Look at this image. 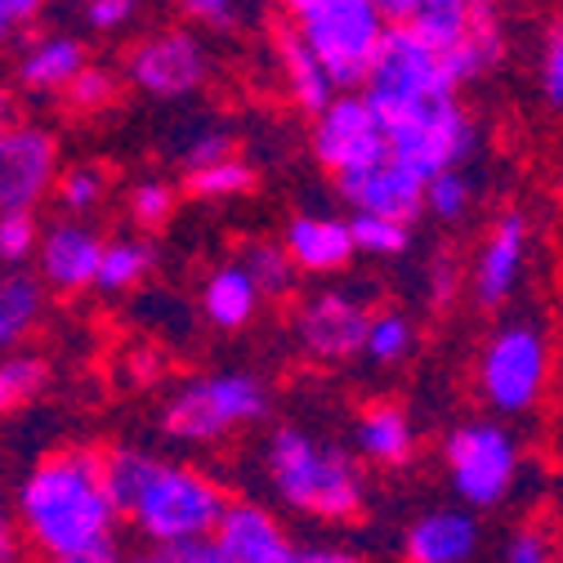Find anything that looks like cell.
<instances>
[{
	"instance_id": "obj_33",
	"label": "cell",
	"mask_w": 563,
	"mask_h": 563,
	"mask_svg": "<svg viewBox=\"0 0 563 563\" xmlns=\"http://www.w3.org/2000/svg\"><path fill=\"white\" fill-rule=\"evenodd\" d=\"M184 188L197 197V201H229V197H246L255 188V170L251 162H242L238 153L224 157V162H210L201 170H188L184 175Z\"/></svg>"
},
{
	"instance_id": "obj_18",
	"label": "cell",
	"mask_w": 563,
	"mask_h": 563,
	"mask_svg": "<svg viewBox=\"0 0 563 563\" xmlns=\"http://www.w3.org/2000/svg\"><path fill=\"white\" fill-rule=\"evenodd\" d=\"M282 246L296 260L300 273L309 277H335L358 260V242H354V224L340 216H322V210H300L282 229Z\"/></svg>"
},
{
	"instance_id": "obj_38",
	"label": "cell",
	"mask_w": 563,
	"mask_h": 563,
	"mask_svg": "<svg viewBox=\"0 0 563 563\" xmlns=\"http://www.w3.org/2000/svg\"><path fill=\"white\" fill-rule=\"evenodd\" d=\"M537 90L554 112H563V19L545 27L541 58H537Z\"/></svg>"
},
{
	"instance_id": "obj_39",
	"label": "cell",
	"mask_w": 563,
	"mask_h": 563,
	"mask_svg": "<svg viewBox=\"0 0 563 563\" xmlns=\"http://www.w3.org/2000/svg\"><path fill=\"white\" fill-rule=\"evenodd\" d=\"M501 563H559V537H550L541 523H519L501 541Z\"/></svg>"
},
{
	"instance_id": "obj_17",
	"label": "cell",
	"mask_w": 563,
	"mask_h": 563,
	"mask_svg": "<svg viewBox=\"0 0 563 563\" xmlns=\"http://www.w3.org/2000/svg\"><path fill=\"white\" fill-rule=\"evenodd\" d=\"M426 188H430V179H420L411 166H402L394 157L372 170L335 179L340 201L354 210V216H389V220H407V224L426 216Z\"/></svg>"
},
{
	"instance_id": "obj_30",
	"label": "cell",
	"mask_w": 563,
	"mask_h": 563,
	"mask_svg": "<svg viewBox=\"0 0 563 563\" xmlns=\"http://www.w3.org/2000/svg\"><path fill=\"white\" fill-rule=\"evenodd\" d=\"M175 157H179L184 175L188 170H201L210 162H224V157H233V130L224 121H216V117H197V121H188L179 130Z\"/></svg>"
},
{
	"instance_id": "obj_4",
	"label": "cell",
	"mask_w": 563,
	"mask_h": 563,
	"mask_svg": "<svg viewBox=\"0 0 563 563\" xmlns=\"http://www.w3.org/2000/svg\"><path fill=\"white\" fill-rule=\"evenodd\" d=\"M559 344L537 318H506L487 331L478 358H474V389L492 416L519 420L532 416L554 380Z\"/></svg>"
},
{
	"instance_id": "obj_47",
	"label": "cell",
	"mask_w": 563,
	"mask_h": 563,
	"mask_svg": "<svg viewBox=\"0 0 563 563\" xmlns=\"http://www.w3.org/2000/svg\"><path fill=\"white\" fill-rule=\"evenodd\" d=\"M54 563H125L121 545L117 541H103L95 550H81V554H67V559H54Z\"/></svg>"
},
{
	"instance_id": "obj_14",
	"label": "cell",
	"mask_w": 563,
	"mask_h": 563,
	"mask_svg": "<svg viewBox=\"0 0 563 563\" xmlns=\"http://www.w3.org/2000/svg\"><path fill=\"white\" fill-rule=\"evenodd\" d=\"M63 175L58 139L45 125L14 121L0 134V210H36Z\"/></svg>"
},
{
	"instance_id": "obj_10",
	"label": "cell",
	"mask_w": 563,
	"mask_h": 563,
	"mask_svg": "<svg viewBox=\"0 0 563 563\" xmlns=\"http://www.w3.org/2000/svg\"><path fill=\"white\" fill-rule=\"evenodd\" d=\"M309 153H313V162H318L331 179L372 170V166L389 162V130H385V117L376 112V103H372L363 90H340V95L331 99V108L313 117Z\"/></svg>"
},
{
	"instance_id": "obj_24",
	"label": "cell",
	"mask_w": 563,
	"mask_h": 563,
	"mask_svg": "<svg viewBox=\"0 0 563 563\" xmlns=\"http://www.w3.org/2000/svg\"><path fill=\"white\" fill-rule=\"evenodd\" d=\"M45 282L41 273L27 268H5L0 273V358L19 354V349L36 335L45 318Z\"/></svg>"
},
{
	"instance_id": "obj_23",
	"label": "cell",
	"mask_w": 563,
	"mask_h": 563,
	"mask_svg": "<svg viewBox=\"0 0 563 563\" xmlns=\"http://www.w3.org/2000/svg\"><path fill=\"white\" fill-rule=\"evenodd\" d=\"M264 291L255 287V277L246 273L242 260L210 268L201 282V318L216 331H246L260 318Z\"/></svg>"
},
{
	"instance_id": "obj_53",
	"label": "cell",
	"mask_w": 563,
	"mask_h": 563,
	"mask_svg": "<svg viewBox=\"0 0 563 563\" xmlns=\"http://www.w3.org/2000/svg\"><path fill=\"white\" fill-rule=\"evenodd\" d=\"M296 559H300V554H296Z\"/></svg>"
},
{
	"instance_id": "obj_19",
	"label": "cell",
	"mask_w": 563,
	"mask_h": 563,
	"mask_svg": "<svg viewBox=\"0 0 563 563\" xmlns=\"http://www.w3.org/2000/svg\"><path fill=\"white\" fill-rule=\"evenodd\" d=\"M354 452L376 470H407L420 456V430L398 398H372L354 416Z\"/></svg>"
},
{
	"instance_id": "obj_27",
	"label": "cell",
	"mask_w": 563,
	"mask_h": 563,
	"mask_svg": "<svg viewBox=\"0 0 563 563\" xmlns=\"http://www.w3.org/2000/svg\"><path fill=\"white\" fill-rule=\"evenodd\" d=\"M242 264H246V273L255 277V287L264 291V300L291 296V287L300 282V268H296V260L287 255V246H282V238H277V242H268V238L251 242V246L242 251Z\"/></svg>"
},
{
	"instance_id": "obj_6",
	"label": "cell",
	"mask_w": 563,
	"mask_h": 563,
	"mask_svg": "<svg viewBox=\"0 0 563 563\" xmlns=\"http://www.w3.org/2000/svg\"><path fill=\"white\" fill-rule=\"evenodd\" d=\"M439 456L452 497L478 515L501 510L523 478V443L506 420H461L443 434Z\"/></svg>"
},
{
	"instance_id": "obj_7",
	"label": "cell",
	"mask_w": 563,
	"mask_h": 563,
	"mask_svg": "<svg viewBox=\"0 0 563 563\" xmlns=\"http://www.w3.org/2000/svg\"><path fill=\"white\" fill-rule=\"evenodd\" d=\"M291 23L340 90L367 86L380 45L394 27L376 0H309L305 10L291 14Z\"/></svg>"
},
{
	"instance_id": "obj_20",
	"label": "cell",
	"mask_w": 563,
	"mask_h": 563,
	"mask_svg": "<svg viewBox=\"0 0 563 563\" xmlns=\"http://www.w3.org/2000/svg\"><path fill=\"white\" fill-rule=\"evenodd\" d=\"M216 541L233 563H296L300 554V545L282 528V519L260 501H229L216 528Z\"/></svg>"
},
{
	"instance_id": "obj_25",
	"label": "cell",
	"mask_w": 563,
	"mask_h": 563,
	"mask_svg": "<svg viewBox=\"0 0 563 563\" xmlns=\"http://www.w3.org/2000/svg\"><path fill=\"white\" fill-rule=\"evenodd\" d=\"M153 268H157V242L153 238H144V233H139V238H108L95 291H103V296L134 291Z\"/></svg>"
},
{
	"instance_id": "obj_44",
	"label": "cell",
	"mask_w": 563,
	"mask_h": 563,
	"mask_svg": "<svg viewBox=\"0 0 563 563\" xmlns=\"http://www.w3.org/2000/svg\"><path fill=\"white\" fill-rule=\"evenodd\" d=\"M175 563H233L216 537H197V541H184V545H170L166 550Z\"/></svg>"
},
{
	"instance_id": "obj_8",
	"label": "cell",
	"mask_w": 563,
	"mask_h": 563,
	"mask_svg": "<svg viewBox=\"0 0 563 563\" xmlns=\"http://www.w3.org/2000/svg\"><path fill=\"white\" fill-rule=\"evenodd\" d=\"M380 117L389 130V157L411 166L420 179L456 170L478 153V121L456 95L420 99V103H407Z\"/></svg>"
},
{
	"instance_id": "obj_16",
	"label": "cell",
	"mask_w": 563,
	"mask_h": 563,
	"mask_svg": "<svg viewBox=\"0 0 563 563\" xmlns=\"http://www.w3.org/2000/svg\"><path fill=\"white\" fill-rule=\"evenodd\" d=\"M402 563H478L483 554V519L470 506H434L420 510L402 528Z\"/></svg>"
},
{
	"instance_id": "obj_31",
	"label": "cell",
	"mask_w": 563,
	"mask_h": 563,
	"mask_svg": "<svg viewBox=\"0 0 563 563\" xmlns=\"http://www.w3.org/2000/svg\"><path fill=\"white\" fill-rule=\"evenodd\" d=\"M49 385V363L36 354H5L0 358V416H10L19 407H27L32 398H41Z\"/></svg>"
},
{
	"instance_id": "obj_49",
	"label": "cell",
	"mask_w": 563,
	"mask_h": 563,
	"mask_svg": "<svg viewBox=\"0 0 563 563\" xmlns=\"http://www.w3.org/2000/svg\"><path fill=\"white\" fill-rule=\"evenodd\" d=\"M14 125V95H10V86L0 81V134H5Z\"/></svg>"
},
{
	"instance_id": "obj_51",
	"label": "cell",
	"mask_w": 563,
	"mask_h": 563,
	"mask_svg": "<svg viewBox=\"0 0 563 563\" xmlns=\"http://www.w3.org/2000/svg\"><path fill=\"white\" fill-rule=\"evenodd\" d=\"M559 358H563V313H559Z\"/></svg>"
},
{
	"instance_id": "obj_43",
	"label": "cell",
	"mask_w": 563,
	"mask_h": 563,
	"mask_svg": "<svg viewBox=\"0 0 563 563\" xmlns=\"http://www.w3.org/2000/svg\"><path fill=\"white\" fill-rule=\"evenodd\" d=\"M45 5H49V0H0V45H5L19 27L36 23Z\"/></svg>"
},
{
	"instance_id": "obj_50",
	"label": "cell",
	"mask_w": 563,
	"mask_h": 563,
	"mask_svg": "<svg viewBox=\"0 0 563 563\" xmlns=\"http://www.w3.org/2000/svg\"><path fill=\"white\" fill-rule=\"evenodd\" d=\"M125 563H175L166 550H144V554H125Z\"/></svg>"
},
{
	"instance_id": "obj_52",
	"label": "cell",
	"mask_w": 563,
	"mask_h": 563,
	"mask_svg": "<svg viewBox=\"0 0 563 563\" xmlns=\"http://www.w3.org/2000/svg\"><path fill=\"white\" fill-rule=\"evenodd\" d=\"M559 563H563V537H559Z\"/></svg>"
},
{
	"instance_id": "obj_2",
	"label": "cell",
	"mask_w": 563,
	"mask_h": 563,
	"mask_svg": "<svg viewBox=\"0 0 563 563\" xmlns=\"http://www.w3.org/2000/svg\"><path fill=\"white\" fill-rule=\"evenodd\" d=\"M108 483L121 506V519L157 550L216 537L229 510L224 487L206 470L162 461L144 448H108Z\"/></svg>"
},
{
	"instance_id": "obj_41",
	"label": "cell",
	"mask_w": 563,
	"mask_h": 563,
	"mask_svg": "<svg viewBox=\"0 0 563 563\" xmlns=\"http://www.w3.org/2000/svg\"><path fill=\"white\" fill-rule=\"evenodd\" d=\"M179 14L206 32H238L242 0H179Z\"/></svg>"
},
{
	"instance_id": "obj_15",
	"label": "cell",
	"mask_w": 563,
	"mask_h": 563,
	"mask_svg": "<svg viewBox=\"0 0 563 563\" xmlns=\"http://www.w3.org/2000/svg\"><path fill=\"white\" fill-rule=\"evenodd\" d=\"M103 246H108V238L99 229H90L86 220L63 216V220L45 224V233H41L36 273L49 291H63V296L90 291V287H99Z\"/></svg>"
},
{
	"instance_id": "obj_45",
	"label": "cell",
	"mask_w": 563,
	"mask_h": 563,
	"mask_svg": "<svg viewBox=\"0 0 563 563\" xmlns=\"http://www.w3.org/2000/svg\"><path fill=\"white\" fill-rule=\"evenodd\" d=\"M0 563H23V528L5 501H0Z\"/></svg>"
},
{
	"instance_id": "obj_26",
	"label": "cell",
	"mask_w": 563,
	"mask_h": 563,
	"mask_svg": "<svg viewBox=\"0 0 563 563\" xmlns=\"http://www.w3.org/2000/svg\"><path fill=\"white\" fill-rule=\"evenodd\" d=\"M483 5H487V0H426V5L416 10L411 27L426 41H434L439 49L456 54L474 36V23H478Z\"/></svg>"
},
{
	"instance_id": "obj_12",
	"label": "cell",
	"mask_w": 563,
	"mask_h": 563,
	"mask_svg": "<svg viewBox=\"0 0 563 563\" xmlns=\"http://www.w3.org/2000/svg\"><path fill=\"white\" fill-rule=\"evenodd\" d=\"M372 305L358 291L322 287L296 309V340L313 363H354L367 349Z\"/></svg>"
},
{
	"instance_id": "obj_37",
	"label": "cell",
	"mask_w": 563,
	"mask_h": 563,
	"mask_svg": "<svg viewBox=\"0 0 563 563\" xmlns=\"http://www.w3.org/2000/svg\"><path fill=\"white\" fill-rule=\"evenodd\" d=\"M117 95H121V81H117V73H108V67H99V63H90L86 73L67 86V95H63V108L67 112H77V117H90V112H103V108H112L117 103Z\"/></svg>"
},
{
	"instance_id": "obj_13",
	"label": "cell",
	"mask_w": 563,
	"mask_h": 563,
	"mask_svg": "<svg viewBox=\"0 0 563 563\" xmlns=\"http://www.w3.org/2000/svg\"><path fill=\"white\" fill-rule=\"evenodd\" d=\"M528 255H532V220L523 210H501L497 220L487 224L474 264H470V300L483 313L506 309L528 273Z\"/></svg>"
},
{
	"instance_id": "obj_3",
	"label": "cell",
	"mask_w": 563,
	"mask_h": 563,
	"mask_svg": "<svg viewBox=\"0 0 563 563\" xmlns=\"http://www.w3.org/2000/svg\"><path fill=\"white\" fill-rule=\"evenodd\" d=\"M264 474L282 506L318 523H354L367 510L363 461L300 426H277L264 443Z\"/></svg>"
},
{
	"instance_id": "obj_1",
	"label": "cell",
	"mask_w": 563,
	"mask_h": 563,
	"mask_svg": "<svg viewBox=\"0 0 563 563\" xmlns=\"http://www.w3.org/2000/svg\"><path fill=\"white\" fill-rule=\"evenodd\" d=\"M23 541L49 563L117 541L121 506L108 483V452L73 443L45 452L14 492Z\"/></svg>"
},
{
	"instance_id": "obj_22",
	"label": "cell",
	"mask_w": 563,
	"mask_h": 563,
	"mask_svg": "<svg viewBox=\"0 0 563 563\" xmlns=\"http://www.w3.org/2000/svg\"><path fill=\"white\" fill-rule=\"evenodd\" d=\"M273 49H277V73H282V86H287V99L318 117L331 108V99L340 95V86L331 81V73L322 67V58L309 49V41L296 32V23H282L277 36H273Z\"/></svg>"
},
{
	"instance_id": "obj_32",
	"label": "cell",
	"mask_w": 563,
	"mask_h": 563,
	"mask_svg": "<svg viewBox=\"0 0 563 563\" xmlns=\"http://www.w3.org/2000/svg\"><path fill=\"white\" fill-rule=\"evenodd\" d=\"M103 197H108V175H103V166H95V162L63 166V175H58V184H54V201L63 206V216H73V220L95 216V210L103 206Z\"/></svg>"
},
{
	"instance_id": "obj_29",
	"label": "cell",
	"mask_w": 563,
	"mask_h": 563,
	"mask_svg": "<svg viewBox=\"0 0 563 563\" xmlns=\"http://www.w3.org/2000/svg\"><path fill=\"white\" fill-rule=\"evenodd\" d=\"M175 210H179V192L166 179H139L125 192V220L134 224V233H144V238L162 233L175 220Z\"/></svg>"
},
{
	"instance_id": "obj_28",
	"label": "cell",
	"mask_w": 563,
	"mask_h": 563,
	"mask_svg": "<svg viewBox=\"0 0 563 563\" xmlns=\"http://www.w3.org/2000/svg\"><path fill=\"white\" fill-rule=\"evenodd\" d=\"M416 354V327L402 309H376L372 313V331H367V349L363 358L372 367H398Z\"/></svg>"
},
{
	"instance_id": "obj_42",
	"label": "cell",
	"mask_w": 563,
	"mask_h": 563,
	"mask_svg": "<svg viewBox=\"0 0 563 563\" xmlns=\"http://www.w3.org/2000/svg\"><path fill=\"white\" fill-rule=\"evenodd\" d=\"M134 10H139V0H86V5H81V19H86L90 32L112 36V32L130 27Z\"/></svg>"
},
{
	"instance_id": "obj_36",
	"label": "cell",
	"mask_w": 563,
	"mask_h": 563,
	"mask_svg": "<svg viewBox=\"0 0 563 563\" xmlns=\"http://www.w3.org/2000/svg\"><path fill=\"white\" fill-rule=\"evenodd\" d=\"M41 233L45 229L36 224V210H0V264L23 268L27 260H36Z\"/></svg>"
},
{
	"instance_id": "obj_9",
	"label": "cell",
	"mask_w": 563,
	"mask_h": 563,
	"mask_svg": "<svg viewBox=\"0 0 563 563\" xmlns=\"http://www.w3.org/2000/svg\"><path fill=\"white\" fill-rule=\"evenodd\" d=\"M461 77L448 58V49H439L434 41H426L411 23H394L380 58L372 67V77L363 86V95L376 103V112H394L420 99H448L461 95Z\"/></svg>"
},
{
	"instance_id": "obj_21",
	"label": "cell",
	"mask_w": 563,
	"mask_h": 563,
	"mask_svg": "<svg viewBox=\"0 0 563 563\" xmlns=\"http://www.w3.org/2000/svg\"><path fill=\"white\" fill-rule=\"evenodd\" d=\"M90 67V49L86 41L67 36V32H49V36H36L19 63H14V81L27 90V95H67L81 73Z\"/></svg>"
},
{
	"instance_id": "obj_46",
	"label": "cell",
	"mask_w": 563,
	"mask_h": 563,
	"mask_svg": "<svg viewBox=\"0 0 563 563\" xmlns=\"http://www.w3.org/2000/svg\"><path fill=\"white\" fill-rule=\"evenodd\" d=\"M296 563H363V559L344 545H309V550H300Z\"/></svg>"
},
{
	"instance_id": "obj_48",
	"label": "cell",
	"mask_w": 563,
	"mask_h": 563,
	"mask_svg": "<svg viewBox=\"0 0 563 563\" xmlns=\"http://www.w3.org/2000/svg\"><path fill=\"white\" fill-rule=\"evenodd\" d=\"M376 5L385 10V19H389V23H411V19H416V10L426 5V0H376Z\"/></svg>"
},
{
	"instance_id": "obj_34",
	"label": "cell",
	"mask_w": 563,
	"mask_h": 563,
	"mask_svg": "<svg viewBox=\"0 0 563 563\" xmlns=\"http://www.w3.org/2000/svg\"><path fill=\"white\" fill-rule=\"evenodd\" d=\"M354 224V242L358 255L367 260H402L416 246V224L407 220H389V216H349Z\"/></svg>"
},
{
	"instance_id": "obj_40",
	"label": "cell",
	"mask_w": 563,
	"mask_h": 563,
	"mask_svg": "<svg viewBox=\"0 0 563 563\" xmlns=\"http://www.w3.org/2000/svg\"><path fill=\"white\" fill-rule=\"evenodd\" d=\"M461 291H470V273L452 255H434L430 268H426V300H430V309H452L461 300Z\"/></svg>"
},
{
	"instance_id": "obj_35",
	"label": "cell",
	"mask_w": 563,
	"mask_h": 563,
	"mask_svg": "<svg viewBox=\"0 0 563 563\" xmlns=\"http://www.w3.org/2000/svg\"><path fill=\"white\" fill-rule=\"evenodd\" d=\"M474 197H478V188H474L465 166L443 170L426 188V216H434V224H461V220H470Z\"/></svg>"
},
{
	"instance_id": "obj_5",
	"label": "cell",
	"mask_w": 563,
	"mask_h": 563,
	"mask_svg": "<svg viewBox=\"0 0 563 563\" xmlns=\"http://www.w3.org/2000/svg\"><path fill=\"white\" fill-rule=\"evenodd\" d=\"M273 411V389L260 372H210L179 385L162 411V430L175 443H220L251 430Z\"/></svg>"
},
{
	"instance_id": "obj_11",
	"label": "cell",
	"mask_w": 563,
	"mask_h": 563,
	"mask_svg": "<svg viewBox=\"0 0 563 563\" xmlns=\"http://www.w3.org/2000/svg\"><path fill=\"white\" fill-rule=\"evenodd\" d=\"M210 77V54L197 32L188 27H162L134 41L125 54V81L157 103L192 99Z\"/></svg>"
}]
</instances>
